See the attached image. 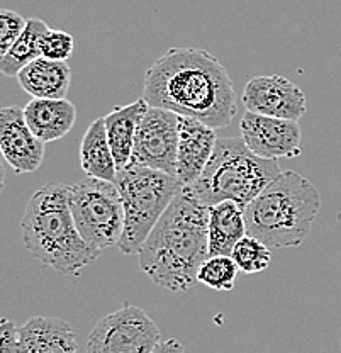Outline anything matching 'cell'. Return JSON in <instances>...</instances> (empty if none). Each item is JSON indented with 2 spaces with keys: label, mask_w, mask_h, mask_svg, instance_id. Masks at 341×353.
<instances>
[{
  "label": "cell",
  "mask_w": 341,
  "mask_h": 353,
  "mask_svg": "<svg viewBox=\"0 0 341 353\" xmlns=\"http://www.w3.org/2000/svg\"><path fill=\"white\" fill-rule=\"evenodd\" d=\"M143 99L152 108L192 117L214 130L236 116V95L225 65L200 48H172L145 75Z\"/></svg>",
  "instance_id": "cell-1"
},
{
  "label": "cell",
  "mask_w": 341,
  "mask_h": 353,
  "mask_svg": "<svg viewBox=\"0 0 341 353\" xmlns=\"http://www.w3.org/2000/svg\"><path fill=\"white\" fill-rule=\"evenodd\" d=\"M211 205L183 190L172 201L139 250V267L156 285L187 292L197 284L200 265L209 256Z\"/></svg>",
  "instance_id": "cell-2"
},
{
  "label": "cell",
  "mask_w": 341,
  "mask_h": 353,
  "mask_svg": "<svg viewBox=\"0 0 341 353\" xmlns=\"http://www.w3.org/2000/svg\"><path fill=\"white\" fill-rule=\"evenodd\" d=\"M23 241L32 256L60 275H79L101 256L76 230L70 208V185L50 182L25 205Z\"/></svg>",
  "instance_id": "cell-3"
},
{
  "label": "cell",
  "mask_w": 341,
  "mask_h": 353,
  "mask_svg": "<svg viewBox=\"0 0 341 353\" xmlns=\"http://www.w3.org/2000/svg\"><path fill=\"white\" fill-rule=\"evenodd\" d=\"M321 209L316 187L297 172H282L245 208L250 236L269 248H296L309 236Z\"/></svg>",
  "instance_id": "cell-4"
},
{
  "label": "cell",
  "mask_w": 341,
  "mask_h": 353,
  "mask_svg": "<svg viewBox=\"0 0 341 353\" xmlns=\"http://www.w3.org/2000/svg\"><path fill=\"white\" fill-rule=\"evenodd\" d=\"M280 174L277 160L256 157L243 138H219L203 175L185 189L205 205L233 201L247 208Z\"/></svg>",
  "instance_id": "cell-5"
},
{
  "label": "cell",
  "mask_w": 341,
  "mask_h": 353,
  "mask_svg": "<svg viewBox=\"0 0 341 353\" xmlns=\"http://www.w3.org/2000/svg\"><path fill=\"white\" fill-rule=\"evenodd\" d=\"M114 183L124 208V231L117 246L124 255H136L172 201L183 190V183L177 176L136 165L117 172Z\"/></svg>",
  "instance_id": "cell-6"
},
{
  "label": "cell",
  "mask_w": 341,
  "mask_h": 353,
  "mask_svg": "<svg viewBox=\"0 0 341 353\" xmlns=\"http://www.w3.org/2000/svg\"><path fill=\"white\" fill-rule=\"evenodd\" d=\"M70 208L76 230L92 248L104 252L119 245L124 231V208L114 182L89 179L70 185Z\"/></svg>",
  "instance_id": "cell-7"
},
{
  "label": "cell",
  "mask_w": 341,
  "mask_h": 353,
  "mask_svg": "<svg viewBox=\"0 0 341 353\" xmlns=\"http://www.w3.org/2000/svg\"><path fill=\"white\" fill-rule=\"evenodd\" d=\"M160 341L158 326L145 309L124 304L90 331L87 353H152Z\"/></svg>",
  "instance_id": "cell-8"
},
{
  "label": "cell",
  "mask_w": 341,
  "mask_h": 353,
  "mask_svg": "<svg viewBox=\"0 0 341 353\" xmlns=\"http://www.w3.org/2000/svg\"><path fill=\"white\" fill-rule=\"evenodd\" d=\"M178 136L180 116L172 110L149 105L139 123L130 165L177 176Z\"/></svg>",
  "instance_id": "cell-9"
},
{
  "label": "cell",
  "mask_w": 341,
  "mask_h": 353,
  "mask_svg": "<svg viewBox=\"0 0 341 353\" xmlns=\"http://www.w3.org/2000/svg\"><path fill=\"white\" fill-rule=\"evenodd\" d=\"M241 101L248 112L297 123L307 109L306 94L280 75L253 77L245 85Z\"/></svg>",
  "instance_id": "cell-10"
},
{
  "label": "cell",
  "mask_w": 341,
  "mask_h": 353,
  "mask_svg": "<svg viewBox=\"0 0 341 353\" xmlns=\"http://www.w3.org/2000/svg\"><path fill=\"white\" fill-rule=\"evenodd\" d=\"M241 138L256 157L265 160L300 157L302 131L297 121L277 119L245 112L240 124Z\"/></svg>",
  "instance_id": "cell-11"
},
{
  "label": "cell",
  "mask_w": 341,
  "mask_h": 353,
  "mask_svg": "<svg viewBox=\"0 0 341 353\" xmlns=\"http://www.w3.org/2000/svg\"><path fill=\"white\" fill-rule=\"evenodd\" d=\"M45 145L24 117V109L9 105L0 110V152L16 174H32L45 160Z\"/></svg>",
  "instance_id": "cell-12"
},
{
  "label": "cell",
  "mask_w": 341,
  "mask_h": 353,
  "mask_svg": "<svg viewBox=\"0 0 341 353\" xmlns=\"http://www.w3.org/2000/svg\"><path fill=\"white\" fill-rule=\"evenodd\" d=\"M214 128L192 119V117L180 116V136H178V153H177V179L183 187L192 185L207 167L216 143H218Z\"/></svg>",
  "instance_id": "cell-13"
},
{
  "label": "cell",
  "mask_w": 341,
  "mask_h": 353,
  "mask_svg": "<svg viewBox=\"0 0 341 353\" xmlns=\"http://www.w3.org/2000/svg\"><path fill=\"white\" fill-rule=\"evenodd\" d=\"M75 333L67 321L51 316H32L21 326L19 353H76Z\"/></svg>",
  "instance_id": "cell-14"
},
{
  "label": "cell",
  "mask_w": 341,
  "mask_h": 353,
  "mask_svg": "<svg viewBox=\"0 0 341 353\" xmlns=\"http://www.w3.org/2000/svg\"><path fill=\"white\" fill-rule=\"evenodd\" d=\"M24 117L43 143H51L72 131L76 109L68 99H32L24 108Z\"/></svg>",
  "instance_id": "cell-15"
},
{
  "label": "cell",
  "mask_w": 341,
  "mask_h": 353,
  "mask_svg": "<svg viewBox=\"0 0 341 353\" xmlns=\"http://www.w3.org/2000/svg\"><path fill=\"white\" fill-rule=\"evenodd\" d=\"M148 108V102L141 97L127 105H117L104 117L105 131H107L112 154L116 158L117 170L130 167L139 123Z\"/></svg>",
  "instance_id": "cell-16"
},
{
  "label": "cell",
  "mask_w": 341,
  "mask_h": 353,
  "mask_svg": "<svg viewBox=\"0 0 341 353\" xmlns=\"http://www.w3.org/2000/svg\"><path fill=\"white\" fill-rule=\"evenodd\" d=\"M17 80L21 88L32 95V99H67L72 68L67 61L39 57L21 70Z\"/></svg>",
  "instance_id": "cell-17"
},
{
  "label": "cell",
  "mask_w": 341,
  "mask_h": 353,
  "mask_svg": "<svg viewBox=\"0 0 341 353\" xmlns=\"http://www.w3.org/2000/svg\"><path fill=\"white\" fill-rule=\"evenodd\" d=\"M248 234L245 208L233 201L211 205L209 212V256H231L234 246Z\"/></svg>",
  "instance_id": "cell-18"
},
{
  "label": "cell",
  "mask_w": 341,
  "mask_h": 353,
  "mask_svg": "<svg viewBox=\"0 0 341 353\" xmlns=\"http://www.w3.org/2000/svg\"><path fill=\"white\" fill-rule=\"evenodd\" d=\"M80 165L87 176L114 182L117 175L116 158L109 145L104 117L90 123L80 145Z\"/></svg>",
  "instance_id": "cell-19"
},
{
  "label": "cell",
  "mask_w": 341,
  "mask_h": 353,
  "mask_svg": "<svg viewBox=\"0 0 341 353\" xmlns=\"http://www.w3.org/2000/svg\"><path fill=\"white\" fill-rule=\"evenodd\" d=\"M48 26L41 19H28L24 32L0 60V70L6 77H17L21 70L36 58L41 57V39L46 34Z\"/></svg>",
  "instance_id": "cell-20"
},
{
  "label": "cell",
  "mask_w": 341,
  "mask_h": 353,
  "mask_svg": "<svg viewBox=\"0 0 341 353\" xmlns=\"http://www.w3.org/2000/svg\"><path fill=\"white\" fill-rule=\"evenodd\" d=\"M238 265L231 256L216 255L207 256L200 265L197 282L214 290H233L238 279Z\"/></svg>",
  "instance_id": "cell-21"
},
{
  "label": "cell",
  "mask_w": 341,
  "mask_h": 353,
  "mask_svg": "<svg viewBox=\"0 0 341 353\" xmlns=\"http://www.w3.org/2000/svg\"><path fill=\"white\" fill-rule=\"evenodd\" d=\"M231 259L238 265L240 272L258 274V272L267 270L270 267V263H272V252L258 238L247 234L234 246Z\"/></svg>",
  "instance_id": "cell-22"
},
{
  "label": "cell",
  "mask_w": 341,
  "mask_h": 353,
  "mask_svg": "<svg viewBox=\"0 0 341 353\" xmlns=\"http://www.w3.org/2000/svg\"><path fill=\"white\" fill-rule=\"evenodd\" d=\"M73 36L58 29H48L41 39V57L56 61H67L73 54Z\"/></svg>",
  "instance_id": "cell-23"
},
{
  "label": "cell",
  "mask_w": 341,
  "mask_h": 353,
  "mask_svg": "<svg viewBox=\"0 0 341 353\" xmlns=\"http://www.w3.org/2000/svg\"><path fill=\"white\" fill-rule=\"evenodd\" d=\"M25 26L28 21L21 14L9 9L0 10V57H6L7 51L21 38Z\"/></svg>",
  "instance_id": "cell-24"
},
{
  "label": "cell",
  "mask_w": 341,
  "mask_h": 353,
  "mask_svg": "<svg viewBox=\"0 0 341 353\" xmlns=\"http://www.w3.org/2000/svg\"><path fill=\"white\" fill-rule=\"evenodd\" d=\"M21 352V328L10 319H2L0 323V353Z\"/></svg>",
  "instance_id": "cell-25"
},
{
  "label": "cell",
  "mask_w": 341,
  "mask_h": 353,
  "mask_svg": "<svg viewBox=\"0 0 341 353\" xmlns=\"http://www.w3.org/2000/svg\"><path fill=\"white\" fill-rule=\"evenodd\" d=\"M152 353H185L183 350V345L175 338H170V340H161L158 347L155 348Z\"/></svg>",
  "instance_id": "cell-26"
}]
</instances>
